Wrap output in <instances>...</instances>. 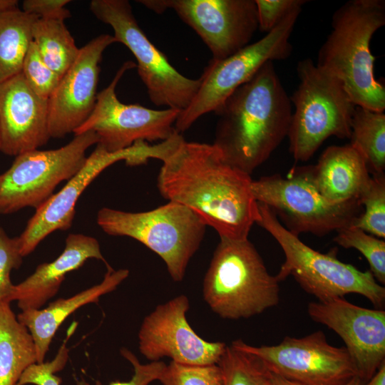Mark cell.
I'll use <instances>...</instances> for the list:
<instances>
[{"mask_svg":"<svg viewBox=\"0 0 385 385\" xmlns=\"http://www.w3.org/2000/svg\"><path fill=\"white\" fill-rule=\"evenodd\" d=\"M160 195L194 212L220 238L247 239L260 218L251 175L227 163L213 144L184 138L163 160Z\"/></svg>","mask_w":385,"mask_h":385,"instance_id":"6da1fadb","label":"cell"},{"mask_svg":"<svg viewBox=\"0 0 385 385\" xmlns=\"http://www.w3.org/2000/svg\"><path fill=\"white\" fill-rule=\"evenodd\" d=\"M292 113L273 61H267L215 112L212 144L227 163L251 175L287 137Z\"/></svg>","mask_w":385,"mask_h":385,"instance_id":"7a4b0ae2","label":"cell"},{"mask_svg":"<svg viewBox=\"0 0 385 385\" xmlns=\"http://www.w3.org/2000/svg\"><path fill=\"white\" fill-rule=\"evenodd\" d=\"M385 25L384 0H350L332 15L316 65L338 78L355 106L384 112L385 87L374 73L373 35Z\"/></svg>","mask_w":385,"mask_h":385,"instance_id":"3957f363","label":"cell"},{"mask_svg":"<svg viewBox=\"0 0 385 385\" xmlns=\"http://www.w3.org/2000/svg\"><path fill=\"white\" fill-rule=\"evenodd\" d=\"M279 283L248 238H220L204 277L202 296L220 317L248 319L279 304Z\"/></svg>","mask_w":385,"mask_h":385,"instance_id":"277c9868","label":"cell"},{"mask_svg":"<svg viewBox=\"0 0 385 385\" xmlns=\"http://www.w3.org/2000/svg\"><path fill=\"white\" fill-rule=\"evenodd\" d=\"M258 209L260 218L256 223L272 236L284 254V262L275 276L279 282L292 276L319 302L358 294L367 298L376 309H382L385 287L370 271L363 272L344 263L332 252L316 251L302 242L299 235L289 231L267 205L258 202Z\"/></svg>","mask_w":385,"mask_h":385,"instance_id":"5b68a950","label":"cell"},{"mask_svg":"<svg viewBox=\"0 0 385 385\" xmlns=\"http://www.w3.org/2000/svg\"><path fill=\"white\" fill-rule=\"evenodd\" d=\"M299 80L289 97L294 110L288 132L289 150L307 161L330 136L349 138L355 105L342 83L307 58L297 65Z\"/></svg>","mask_w":385,"mask_h":385,"instance_id":"8992f818","label":"cell"},{"mask_svg":"<svg viewBox=\"0 0 385 385\" xmlns=\"http://www.w3.org/2000/svg\"><path fill=\"white\" fill-rule=\"evenodd\" d=\"M96 220L104 232L135 239L157 254L175 282L183 279L207 227L191 210L170 201L140 212L103 207Z\"/></svg>","mask_w":385,"mask_h":385,"instance_id":"52a82bcc","label":"cell"},{"mask_svg":"<svg viewBox=\"0 0 385 385\" xmlns=\"http://www.w3.org/2000/svg\"><path fill=\"white\" fill-rule=\"evenodd\" d=\"M302 10H293L264 37L234 54L222 60L211 59L200 78L196 95L177 118V132L181 134L202 115L215 112L267 61L288 58L292 51L290 36Z\"/></svg>","mask_w":385,"mask_h":385,"instance_id":"ba28073f","label":"cell"},{"mask_svg":"<svg viewBox=\"0 0 385 385\" xmlns=\"http://www.w3.org/2000/svg\"><path fill=\"white\" fill-rule=\"evenodd\" d=\"M89 8L101 21L111 26L116 42L124 44L137 61L138 73L153 103L185 110L196 95L200 79L182 75L147 37L127 0H92Z\"/></svg>","mask_w":385,"mask_h":385,"instance_id":"9c48e42d","label":"cell"},{"mask_svg":"<svg viewBox=\"0 0 385 385\" xmlns=\"http://www.w3.org/2000/svg\"><path fill=\"white\" fill-rule=\"evenodd\" d=\"M255 200L270 208L292 233L324 236L351 226L363 212L360 200L334 205L327 201L301 173L290 170L286 178L279 174L252 181Z\"/></svg>","mask_w":385,"mask_h":385,"instance_id":"30bf717a","label":"cell"},{"mask_svg":"<svg viewBox=\"0 0 385 385\" xmlns=\"http://www.w3.org/2000/svg\"><path fill=\"white\" fill-rule=\"evenodd\" d=\"M178 142L175 136L154 145L138 141L131 147L117 152H108L102 145L96 144L83 166L66 185L36 209L24 230L18 237L23 257L31 253L53 232L66 230L71 227L76 204L81 195L108 167L121 160L128 165L145 164L152 158L162 161L175 148Z\"/></svg>","mask_w":385,"mask_h":385,"instance_id":"8fae6325","label":"cell"},{"mask_svg":"<svg viewBox=\"0 0 385 385\" xmlns=\"http://www.w3.org/2000/svg\"><path fill=\"white\" fill-rule=\"evenodd\" d=\"M98 143L93 131L75 135L57 149L34 150L15 157L10 168L0 174V214L24 207L38 208L56 186L71 179L85 164L86 150Z\"/></svg>","mask_w":385,"mask_h":385,"instance_id":"7c38bea8","label":"cell"},{"mask_svg":"<svg viewBox=\"0 0 385 385\" xmlns=\"http://www.w3.org/2000/svg\"><path fill=\"white\" fill-rule=\"evenodd\" d=\"M135 66L131 61L121 66L110 84L98 93L92 113L74 135L93 131L98 138L97 144L108 152H117L138 141L160 143L178 133L175 124L180 111L125 104L118 98L115 88L120 79L125 71Z\"/></svg>","mask_w":385,"mask_h":385,"instance_id":"4fadbf2b","label":"cell"},{"mask_svg":"<svg viewBox=\"0 0 385 385\" xmlns=\"http://www.w3.org/2000/svg\"><path fill=\"white\" fill-rule=\"evenodd\" d=\"M231 345L255 356L269 371L304 385H344L357 375L346 348L329 344L322 331L285 337L273 346H254L241 339Z\"/></svg>","mask_w":385,"mask_h":385,"instance_id":"5bb4252c","label":"cell"},{"mask_svg":"<svg viewBox=\"0 0 385 385\" xmlns=\"http://www.w3.org/2000/svg\"><path fill=\"white\" fill-rule=\"evenodd\" d=\"M160 14L173 10L210 49L212 60H222L251 41L258 29L255 0H140Z\"/></svg>","mask_w":385,"mask_h":385,"instance_id":"9a60e30c","label":"cell"},{"mask_svg":"<svg viewBox=\"0 0 385 385\" xmlns=\"http://www.w3.org/2000/svg\"><path fill=\"white\" fill-rule=\"evenodd\" d=\"M189 299L178 295L159 304L143 320L138 332V349L150 361L163 357L188 365L218 364L225 348L224 342L201 338L186 317Z\"/></svg>","mask_w":385,"mask_h":385,"instance_id":"2e32d148","label":"cell"},{"mask_svg":"<svg viewBox=\"0 0 385 385\" xmlns=\"http://www.w3.org/2000/svg\"><path fill=\"white\" fill-rule=\"evenodd\" d=\"M309 317L327 326L344 341L364 382L369 381L385 361V311L355 305L343 298L312 302Z\"/></svg>","mask_w":385,"mask_h":385,"instance_id":"e0dca14e","label":"cell"},{"mask_svg":"<svg viewBox=\"0 0 385 385\" xmlns=\"http://www.w3.org/2000/svg\"><path fill=\"white\" fill-rule=\"evenodd\" d=\"M113 36L101 34L80 48L48 98V127L51 138H63L78 129L90 116L97 98L100 63Z\"/></svg>","mask_w":385,"mask_h":385,"instance_id":"ac0fdd59","label":"cell"},{"mask_svg":"<svg viewBox=\"0 0 385 385\" xmlns=\"http://www.w3.org/2000/svg\"><path fill=\"white\" fill-rule=\"evenodd\" d=\"M48 99L37 96L21 72L0 83V151L17 156L51 138Z\"/></svg>","mask_w":385,"mask_h":385,"instance_id":"d6986e66","label":"cell"},{"mask_svg":"<svg viewBox=\"0 0 385 385\" xmlns=\"http://www.w3.org/2000/svg\"><path fill=\"white\" fill-rule=\"evenodd\" d=\"M89 259L106 263L98 241L83 234H69L62 253L55 260L38 265L29 277L14 284L9 301H16L21 311L41 309L57 294L66 275Z\"/></svg>","mask_w":385,"mask_h":385,"instance_id":"ffe728a7","label":"cell"},{"mask_svg":"<svg viewBox=\"0 0 385 385\" xmlns=\"http://www.w3.org/2000/svg\"><path fill=\"white\" fill-rule=\"evenodd\" d=\"M299 169L317 192L334 205L360 200L371 179L363 156L350 144L329 146L316 165Z\"/></svg>","mask_w":385,"mask_h":385,"instance_id":"44dd1931","label":"cell"},{"mask_svg":"<svg viewBox=\"0 0 385 385\" xmlns=\"http://www.w3.org/2000/svg\"><path fill=\"white\" fill-rule=\"evenodd\" d=\"M129 275V270H114L107 265V272L101 282L68 298H59L46 308L23 310L16 315L34 339L37 363L44 361L51 343L57 330L71 314L81 307L98 302L103 295L114 291Z\"/></svg>","mask_w":385,"mask_h":385,"instance_id":"7402d4cb","label":"cell"},{"mask_svg":"<svg viewBox=\"0 0 385 385\" xmlns=\"http://www.w3.org/2000/svg\"><path fill=\"white\" fill-rule=\"evenodd\" d=\"M37 363L36 346L11 302H0V385H16L24 371Z\"/></svg>","mask_w":385,"mask_h":385,"instance_id":"603a6c76","label":"cell"},{"mask_svg":"<svg viewBox=\"0 0 385 385\" xmlns=\"http://www.w3.org/2000/svg\"><path fill=\"white\" fill-rule=\"evenodd\" d=\"M37 19L19 8L0 13V83L21 72Z\"/></svg>","mask_w":385,"mask_h":385,"instance_id":"cb8c5ba5","label":"cell"},{"mask_svg":"<svg viewBox=\"0 0 385 385\" xmlns=\"http://www.w3.org/2000/svg\"><path fill=\"white\" fill-rule=\"evenodd\" d=\"M350 145L363 156L373 175L385 170V114L356 106L351 121Z\"/></svg>","mask_w":385,"mask_h":385,"instance_id":"d4e9b609","label":"cell"},{"mask_svg":"<svg viewBox=\"0 0 385 385\" xmlns=\"http://www.w3.org/2000/svg\"><path fill=\"white\" fill-rule=\"evenodd\" d=\"M32 41L43 61L61 78L80 51L62 20L37 19L32 26Z\"/></svg>","mask_w":385,"mask_h":385,"instance_id":"484cf974","label":"cell"},{"mask_svg":"<svg viewBox=\"0 0 385 385\" xmlns=\"http://www.w3.org/2000/svg\"><path fill=\"white\" fill-rule=\"evenodd\" d=\"M334 242L339 246L354 248L366 259L370 272L377 282L385 284V242L364 230L347 226L338 230Z\"/></svg>","mask_w":385,"mask_h":385,"instance_id":"4316f807","label":"cell"},{"mask_svg":"<svg viewBox=\"0 0 385 385\" xmlns=\"http://www.w3.org/2000/svg\"><path fill=\"white\" fill-rule=\"evenodd\" d=\"M217 364L224 385H262L266 371L258 358L231 344L226 346Z\"/></svg>","mask_w":385,"mask_h":385,"instance_id":"83f0119b","label":"cell"},{"mask_svg":"<svg viewBox=\"0 0 385 385\" xmlns=\"http://www.w3.org/2000/svg\"><path fill=\"white\" fill-rule=\"evenodd\" d=\"M363 212L351 226L376 237L385 238V175H373L367 189L360 197Z\"/></svg>","mask_w":385,"mask_h":385,"instance_id":"f1b7e54d","label":"cell"},{"mask_svg":"<svg viewBox=\"0 0 385 385\" xmlns=\"http://www.w3.org/2000/svg\"><path fill=\"white\" fill-rule=\"evenodd\" d=\"M159 381L163 385H224L217 364L188 365L170 361Z\"/></svg>","mask_w":385,"mask_h":385,"instance_id":"f546056e","label":"cell"},{"mask_svg":"<svg viewBox=\"0 0 385 385\" xmlns=\"http://www.w3.org/2000/svg\"><path fill=\"white\" fill-rule=\"evenodd\" d=\"M21 73L31 90L46 99L51 97L61 79L43 61L33 41L24 58Z\"/></svg>","mask_w":385,"mask_h":385,"instance_id":"4dcf8cb0","label":"cell"},{"mask_svg":"<svg viewBox=\"0 0 385 385\" xmlns=\"http://www.w3.org/2000/svg\"><path fill=\"white\" fill-rule=\"evenodd\" d=\"M69 349L64 342L55 357L49 361L29 366L21 376L16 385H61L62 380L56 373L66 366Z\"/></svg>","mask_w":385,"mask_h":385,"instance_id":"1f68e13d","label":"cell"},{"mask_svg":"<svg viewBox=\"0 0 385 385\" xmlns=\"http://www.w3.org/2000/svg\"><path fill=\"white\" fill-rule=\"evenodd\" d=\"M22 260L18 237H10L0 227V302H9L14 287L11 272L21 266Z\"/></svg>","mask_w":385,"mask_h":385,"instance_id":"d6a6232c","label":"cell"},{"mask_svg":"<svg viewBox=\"0 0 385 385\" xmlns=\"http://www.w3.org/2000/svg\"><path fill=\"white\" fill-rule=\"evenodd\" d=\"M120 354L132 364L133 374L128 381H111L108 385H149L154 381H159L166 366V364L161 361L141 364L132 351L124 347L120 349ZM76 385H91L84 379L76 381ZM96 385H102V384L97 381Z\"/></svg>","mask_w":385,"mask_h":385,"instance_id":"836d02e7","label":"cell"},{"mask_svg":"<svg viewBox=\"0 0 385 385\" xmlns=\"http://www.w3.org/2000/svg\"><path fill=\"white\" fill-rule=\"evenodd\" d=\"M307 2V0H255L258 29L269 33L288 14L302 8Z\"/></svg>","mask_w":385,"mask_h":385,"instance_id":"e575fe53","label":"cell"},{"mask_svg":"<svg viewBox=\"0 0 385 385\" xmlns=\"http://www.w3.org/2000/svg\"><path fill=\"white\" fill-rule=\"evenodd\" d=\"M70 2L69 0H25L21 10L38 19L64 21L71 16V12L65 8Z\"/></svg>","mask_w":385,"mask_h":385,"instance_id":"d590c367","label":"cell"},{"mask_svg":"<svg viewBox=\"0 0 385 385\" xmlns=\"http://www.w3.org/2000/svg\"><path fill=\"white\" fill-rule=\"evenodd\" d=\"M262 385H304V384L298 381L282 376L266 369Z\"/></svg>","mask_w":385,"mask_h":385,"instance_id":"8d00e7d4","label":"cell"},{"mask_svg":"<svg viewBox=\"0 0 385 385\" xmlns=\"http://www.w3.org/2000/svg\"><path fill=\"white\" fill-rule=\"evenodd\" d=\"M363 385H385V361L382 363L374 375Z\"/></svg>","mask_w":385,"mask_h":385,"instance_id":"74e56055","label":"cell"},{"mask_svg":"<svg viewBox=\"0 0 385 385\" xmlns=\"http://www.w3.org/2000/svg\"><path fill=\"white\" fill-rule=\"evenodd\" d=\"M16 0H0V13L19 9Z\"/></svg>","mask_w":385,"mask_h":385,"instance_id":"f35d334b","label":"cell"},{"mask_svg":"<svg viewBox=\"0 0 385 385\" xmlns=\"http://www.w3.org/2000/svg\"><path fill=\"white\" fill-rule=\"evenodd\" d=\"M364 381L359 376H354L344 385H363Z\"/></svg>","mask_w":385,"mask_h":385,"instance_id":"ab89813d","label":"cell"}]
</instances>
